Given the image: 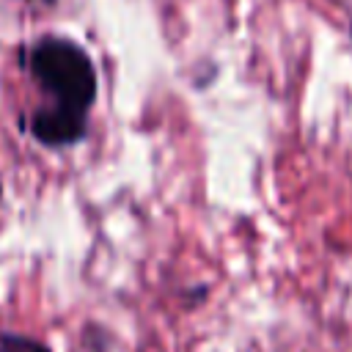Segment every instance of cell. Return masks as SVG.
I'll return each instance as SVG.
<instances>
[{"instance_id":"obj_2","label":"cell","mask_w":352,"mask_h":352,"mask_svg":"<svg viewBox=\"0 0 352 352\" xmlns=\"http://www.w3.org/2000/svg\"><path fill=\"white\" fill-rule=\"evenodd\" d=\"M30 132L44 146H69L85 135V113L63 104L41 107L30 118Z\"/></svg>"},{"instance_id":"obj_1","label":"cell","mask_w":352,"mask_h":352,"mask_svg":"<svg viewBox=\"0 0 352 352\" xmlns=\"http://www.w3.org/2000/svg\"><path fill=\"white\" fill-rule=\"evenodd\" d=\"M30 74L36 82L72 110H88L96 99V72L85 50L69 38L47 36L33 44L28 55Z\"/></svg>"},{"instance_id":"obj_3","label":"cell","mask_w":352,"mask_h":352,"mask_svg":"<svg viewBox=\"0 0 352 352\" xmlns=\"http://www.w3.org/2000/svg\"><path fill=\"white\" fill-rule=\"evenodd\" d=\"M0 352H50L44 344L28 338V336H14V333H3L0 336Z\"/></svg>"}]
</instances>
